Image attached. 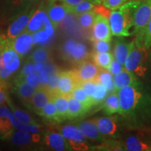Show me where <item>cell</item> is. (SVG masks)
<instances>
[{
	"mask_svg": "<svg viewBox=\"0 0 151 151\" xmlns=\"http://www.w3.org/2000/svg\"><path fill=\"white\" fill-rule=\"evenodd\" d=\"M8 100L6 92V87L3 82L0 81V105L2 104Z\"/></svg>",
	"mask_w": 151,
	"mask_h": 151,
	"instance_id": "f907efd6",
	"label": "cell"
},
{
	"mask_svg": "<svg viewBox=\"0 0 151 151\" xmlns=\"http://www.w3.org/2000/svg\"><path fill=\"white\" fill-rule=\"evenodd\" d=\"M104 110L107 115H113L115 113H120L118 92H112L107 98H106L104 103Z\"/></svg>",
	"mask_w": 151,
	"mask_h": 151,
	"instance_id": "4316f807",
	"label": "cell"
},
{
	"mask_svg": "<svg viewBox=\"0 0 151 151\" xmlns=\"http://www.w3.org/2000/svg\"><path fill=\"white\" fill-rule=\"evenodd\" d=\"M147 49L134 44L124 62V69L139 76H144L148 58Z\"/></svg>",
	"mask_w": 151,
	"mask_h": 151,
	"instance_id": "3957f363",
	"label": "cell"
},
{
	"mask_svg": "<svg viewBox=\"0 0 151 151\" xmlns=\"http://www.w3.org/2000/svg\"><path fill=\"white\" fill-rule=\"evenodd\" d=\"M134 43L137 46L143 47L147 50L151 48V18L146 27L137 33Z\"/></svg>",
	"mask_w": 151,
	"mask_h": 151,
	"instance_id": "d4e9b609",
	"label": "cell"
},
{
	"mask_svg": "<svg viewBox=\"0 0 151 151\" xmlns=\"http://www.w3.org/2000/svg\"><path fill=\"white\" fill-rule=\"evenodd\" d=\"M108 92V90H107L106 88L104 86L98 83L97 86H96L94 92L91 97L93 105L95 106L99 104L102 102L104 100L106 99V97Z\"/></svg>",
	"mask_w": 151,
	"mask_h": 151,
	"instance_id": "d590c367",
	"label": "cell"
},
{
	"mask_svg": "<svg viewBox=\"0 0 151 151\" xmlns=\"http://www.w3.org/2000/svg\"><path fill=\"white\" fill-rule=\"evenodd\" d=\"M62 53L66 60L78 64L86 60L89 56L86 45L73 40H69L65 43L62 48Z\"/></svg>",
	"mask_w": 151,
	"mask_h": 151,
	"instance_id": "277c9868",
	"label": "cell"
},
{
	"mask_svg": "<svg viewBox=\"0 0 151 151\" xmlns=\"http://www.w3.org/2000/svg\"><path fill=\"white\" fill-rule=\"evenodd\" d=\"M151 18V0H143L136 11L131 29V36L137 35L148 24Z\"/></svg>",
	"mask_w": 151,
	"mask_h": 151,
	"instance_id": "8992f818",
	"label": "cell"
},
{
	"mask_svg": "<svg viewBox=\"0 0 151 151\" xmlns=\"http://www.w3.org/2000/svg\"><path fill=\"white\" fill-rule=\"evenodd\" d=\"M97 15L93 10L80 14L78 17L79 24L84 29H90L93 25Z\"/></svg>",
	"mask_w": 151,
	"mask_h": 151,
	"instance_id": "836d02e7",
	"label": "cell"
},
{
	"mask_svg": "<svg viewBox=\"0 0 151 151\" xmlns=\"http://www.w3.org/2000/svg\"><path fill=\"white\" fill-rule=\"evenodd\" d=\"M70 148L74 150H87L89 149L88 145L86 143H78L74 142V141H71L68 140Z\"/></svg>",
	"mask_w": 151,
	"mask_h": 151,
	"instance_id": "7dc6e473",
	"label": "cell"
},
{
	"mask_svg": "<svg viewBox=\"0 0 151 151\" xmlns=\"http://www.w3.org/2000/svg\"><path fill=\"white\" fill-rule=\"evenodd\" d=\"M46 16V10L42 6L38 9L37 10H35V13L28 22L27 27L25 29V32L29 33H34L41 29L43 22H44V19Z\"/></svg>",
	"mask_w": 151,
	"mask_h": 151,
	"instance_id": "7402d4cb",
	"label": "cell"
},
{
	"mask_svg": "<svg viewBox=\"0 0 151 151\" xmlns=\"http://www.w3.org/2000/svg\"><path fill=\"white\" fill-rule=\"evenodd\" d=\"M137 1H143V0H137Z\"/></svg>",
	"mask_w": 151,
	"mask_h": 151,
	"instance_id": "91938a15",
	"label": "cell"
},
{
	"mask_svg": "<svg viewBox=\"0 0 151 151\" xmlns=\"http://www.w3.org/2000/svg\"><path fill=\"white\" fill-rule=\"evenodd\" d=\"M43 25H44L45 31L48 33V35L50 37H52V35L54 34V28L53 24H52L51 20L48 18V16H46L44 19V22H43Z\"/></svg>",
	"mask_w": 151,
	"mask_h": 151,
	"instance_id": "c3c4849f",
	"label": "cell"
},
{
	"mask_svg": "<svg viewBox=\"0 0 151 151\" xmlns=\"http://www.w3.org/2000/svg\"><path fill=\"white\" fill-rule=\"evenodd\" d=\"M23 79L28 84L34 88H39L41 86L40 80H39V74H37V72L32 73L24 77Z\"/></svg>",
	"mask_w": 151,
	"mask_h": 151,
	"instance_id": "b9f144b4",
	"label": "cell"
},
{
	"mask_svg": "<svg viewBox=\"0 0 151 151\" xmlns=\"http://www.w3.org/2000/svg\"><path fill=\"white\" fill-rule=\"evenodd\" d=\"M118 94L122 116L133 114L143 99V92L139 85L128 86L118 90Z\"/></svg>",
	"mask_w": 151,
	"mask_h": 151,
	"instance_id": "7a4b0ae2",
	"label": "cell"
},
{
	"mask_svg": "<svg viewBox=\"0 0 151 151\" xmlns=\"http://www.w3.org/2000/svg\"><path fill=\"white\" fill-rule=\"evenodd\" d=\"M7 101H8L9 105V106H10L11 111H12V112L14 113L15 117H16V119L18 120V121L24 122V123L37 124L36 123V122L35 121V120H34V119L32 118L29 114H28V113L24 112V111H22L21 110H19L18 108H16V107L10 101H9V99L7 100Z\"/></svg>",
	"mask_w": 151,
	"mask_h": 151,
	"instance_id": "e575fe53",
	"label": "cell"
},
{
	"mask_svg": "<svg viewBox=\"0 0 151 151\" xmlns=\"http://www.w3.org/2000/svg\"><path fill=\"white\" fill-rule=\"evenodd\" d=\"M104 1V0H94V1H95V3L97 4H101Z\"/></svg>",
	"mask_w": 151,
	"mask_h": 151,
	"instance_id": "6f0895ef",
	"label": "cell"
},
{
	"mask_svg": "<svg viewBox=\"0 0 151 151\" xmlns=\"http://www.w3.org/2000/svg\"><path fill=\"white\" fill-rule=\"evenodd\" d=\"M11 41L14 48L19 55H21L27 53L31 50L34 43L32 36L27 32L20 34L16 38Z\"/></svg>",
	"mask_w": 151,
	"mask_h": 151,
	"instance_id": "5bb4252c",
	"label": "cell"
},
{
	"mask_svg": "<svg viewBox=\"0 0 151 151\" xmlns=\"http://www.w3.org/2000/svg\"><path fill=\"white\" fill-rule=\"evenodd\" d=\"M127 1L128 0H104L102 4L110 10H115V9L121 6Z\"/></svg>",
	"mask_w": 151,
	"mask_h": 151,
	"instance_id": "ee69618b",
	"label": "cell"
},
{
	"mask_svg": "<svg viewBox=\"0 0 151 151\" xmlns=\"http://www.w3.org/2000/svg\"><path fill=\"white\" fill-rule=\"evenodd\" d=\"M47 11L53 26L57 27L68 13V7L62 0H48Z\"/></svg>",
	"mask_w": 151,
	"mask_h": 151,
	"instance_id": "8fae6325",
	"label": "cell"
},
{
	"mask_svg": "<svg viewBox=\"0 0 151 151\" xmlns=\"http://www.w3.org/2000/svg\"><path fill=\"white\" fill-rule=\"evenodd\" d=\"M13 73V71L9 70L5 67L0 71V81L1 82H4V81L6 80L7 78L11 76V75Z\"/></svg>",
	"mask_w": 151,
	"mask_h": 151,
	"instance_id": "816d5d0a",
	"label": "cell"
},
{
	"mask_svg": "<svg viewBox=\"0 0 151 151\" xmlns=\"http://www.w3.org/2000/svg\"><path fill=\"white\" fill-rule=\"evenodd\" d=\"M94 48L95 52H108L111 50L110 41L97 40L94 41Z\"/></svg>",
	"mask_w": 151,
	"mask_h": 151,
	"instance_id": "ab89813d",
	"label": "cell"
},
{
	"mask_svg": "<svg viewBox=\"0 0 151 151\" xmlns=\"http://www.w3.org/2000/svg\"><path fill=\"white\" fill-rule=\"evenodd\" d=\"M39 116H41L45 120L53 122V123H58V122H61L59 116H58L55 104L52 99L45 105Z\"/></svg>",
	"mask_w": 151,
	"mask_h": 151,
	"instance_id": "f1b7e54d",
	"label": "cell"
},
{
	"mask_svg": "<svg viewBox=\"0 0 151 151\" xmlns=\"http://www.w3.org/2000/svg\"><path fill=\"white\" fill-rule=\"evenodd\" d=\"M125 150L128 151H145L150 150L151 146L142 142L136 137H128L124 143Z\"/></svg>",
	"mask_w": 151,
	"mask_h": 151,
	"instance_id": "4dcf8cb0",
	"label": "cell"
},
{
	"mask_svg": "<svg viewBox=\"0 0 151 151\" xmlns=\"http://www.w3.org/2000/svg\"><path fill=\"white\" fill-rule=\"evenodd\" d=\"M15 129L18 130H24L31 133H38L39 132V127L35 123H24L20 121H17L15 125Z\"/></svg>",
	"mask_w": 151,
	"mask_h": 151,
	"instance_id": "f35d334b",
	"label": "cell"
},
{
	"mask_svg": "<svg viewBox=\"0 0 151 151\" xmlns=\"http://www.w3.org/2000/svg\"><path fill=\"white\" fill-rule=\"evenodd\" d=\"M32 36L33 38L34 43L46 42L48 40L49 37H50L48 35V33L46 31H44V30H40V31L34 32Z\"/></svg>",
	"mask_w": 151,
	"mask_h": 151,
	"instance_id": "7bdbcfd3",
	"label": "cell"
},
{
	"mask_svg": "<svg viewBox=\"0 0 151 151\" xmlns=\"http://www.w3.org/2000/svg\"><path fill=\"white\" fill-rule=\"evenodd\" d=\"M122 69H123V65L119 62L118 60L113 58L112 62H111L110 67H109L108 70L112 73L113 75H116L120 73Z\"/></svg>",
	"mask_w": 151,
	"mask_h": 151,
	"instance_id": "bcb514c9",
	"label": "cell"
},
{
	"mask_svg": "<svg viewBox=\"0 0 151 151\" xmlns=\"http://www.w3.org/2000/svg\"><path fill=\"white\" fill-rule=\"evenodd\" d=\"M2 59L4 67L13 72L18 70L20 67V62L19 54L13 47L11 41L6 37L4 41Z\"/></svg>",
	"mask_w": 151,
	"mask_h": 151,
	"instance_id": "9c48e42d",
	"label": "cell"
},
{
	"mask_svg": "<svg viewBox=\"0 0 151 151\" xmlns=\"http://www.w3.org/2000/svg\"><path fill=\"white\" fill-rule=\"evenodd\" d=\"M114 83L116 86V92L120 88L128 86H136L139 85L135 74L127 71V69H123L114 76Z\"/></svg>",
	"mask_w": 151,
	"mask_h": 151,
	"instance_id": "44dd1931",
	"label": "cell"
},
{
	"mask_svg": "<svg viewBox=\"0 0 151 151\" xmlns=\"http://www.w3.org/2000/svg\"><path fill=\"white\" fill-rule=\"evenodd\" d=\"M60 73V71H56L55 72L52 73V74L50 75V80H49L48 83H47L46 86H45V88H46L49 92H51L52 96L55 95V94H57V89H58Z\"/></svg>",
	"mask_w": 151,
	"mask_h": 151,
	"instance_id": "8d00e7d4",
	"label": "cell"
},
{
	"mask_svg": "<svg viewBox=\"0 0 151 151\" xmlns=\"http://www.w3.org/2000/svg\"><path fill=\"white\" fill-rule=\"evenodd\" d=\"M99 82H98L97 78H96V79H94V80L85 81V82L81 83L80 85L81 86V87L83 88L85 91L86 92V93L88 94L90 97H91L92 94H93V93L94 92L96 86H97V84Z\"/></svg>",
	"mask_w": 151,
	"mask_h": 151,
	"instance_id": "60d3db41",
	"label": "cell"
},
{
	"mask_svg": "<svg viewBox=\"0 0 151 151\" xmlns=\"http://www.w3.org/2000/svg\"><path fill=\"white\" fill-rule=\"evenodd\" d=\"M35 65L32 62H28L25 64V65L24 66L23 68H22V70L21 73H20V75L18 76V77L20 78H23L24 77H25L26 76L31 74V73H35Z\"/></svg>",
	"mask_w": 151,
	"mask_h": 151,
	"instance_id": "f6af8a7d",
	"label": "cell"
},
{
	"mask_svg": "<svg viewBox=\"0 0 151 151\" xmlns=\"http://www.w3.org/2000/svg\"><path fill=\"white\" fill-rule=\"evenodd\" d=\"M150 55H151V52H150Z\"/></svg>",
	"mask_w": 151,
	"mask_h": 151,
	"instance_id": "94428289",
	"label": "cell"
},
{
	"mask_svg": "<svg viewBox=\"0 0 151 151\" xmlns=\"http://www.w3.org/2000/svg\"><path fill=\"white\" fill-rule=\"evenodd\" d=\"M100 70L101 68L98 67L93 61H89L88 60L81 62L78 68L73 69L80 81V84L85 81L97 78Z\"/></svg>",
	"mask_w": 151,
	"mask_h": 151,
	"instance_id": "30bf717a",
	"label": "cell"
},
{
	"mask_svg": "<svg viewBox=\"0 0 151 151\" xmlns=\"http://www.w3.org/2000/svg\"><path fill=\"white\" fill-rule=\"evenodd\" d=\"M96 4H94L92 0H84L77 5L69 6L67 5L68 13H71L73 14L80 15L87 11L93 10Z\"/></svg>",
	"mask_w": 151,
	"mask_h": 151,
	"instance_id": "1f68e13d",
	"label": "cell"
},
{
	"mask_svg": "<svg viewBox=\"0 0 151 151\" xmlns=\"http://www.w3.org/2000/svg\"><path fill=\"white\" fill-rule=\"evenodd\" d=\"M50 74L46 70H44L39 73V80H40V83L41 86L45 87L48 83L49 80H50Z\"/></svg>",
	"mask_w": 151,
	"mask_h": 151,
	"instance_id": "681fc988",
	"label": "cell"
},
{
	"mask_svg": "<svg viewBox=\"0 0 151 151\" xmlns=\"http://www.w3.org/2000/svg\"><path fill=\"white\" fill-rule=\"evenodd\" d=\"M92 60L98 67L103 69H109L111 62L113 60V56L110 52H94L92 55Z\"/></svg>",
	"mask_w": 151,
	"mask_h": 151,
	"instance_id": "f546056e",
	"label": "cell"
},
{
	"mask_svg": "<svg viewBox=\"0 0 151 151\" xmlns=\"http://www.w3.org/2000/svg\"><path fill=\"white\" fill-rule=\"evenodd\" d=\"M16 1L20 4L24 5L27 8H30V7H32L33 5L41 1V0H16Z\"/></svg>",
	"mask_w": 151,
	"mask_h": 151,
	"instance_id": "f5cc1de1",
	"label": "cell"
},
{
	"mask_svg": "<svg viewBox=\"0 0 151 151\" xmlns=\"http://www.w3.org/2000/svg\"><path fill=\"white\" fill-rule=\"evenodd\" d=\"M62 1H63L66 4L69 6H73L77 5L78 4L81 3V1H84V0H62Z\"/></svg>",
	"mask_w": 151,
	"mask_h": 151,
	"instance_id": "11a10c76",
	"label": "cell"
},
{
	"mask_svg": "<svg viewBox=\"0 0 151 151\" xmlns=\"http://www.w3.org/2000/svg\"><path fill=\"white\" fill-rule=\"evenodd\" d=\"M14 88L17 95L26 105L30 101L36 90H37V88L31 86L27 82H25L23 78L18 76L15 80Z\"/></svg>",
	"mask_w": 151,
	"mask_h": 151,
	"instance_id": "4fadbf2b",
	"label": "cell"
},
{
	"mask_svg": "<svg viewBox=\"0 0 151 151\" xmlns=\"http://www.w3.org/2000/svg\"><path fill=\"white\" fill-rule=\"evenodd\" d=\"M35 71L38 73H40L41 71L45 70V65H43L42 62H36L35 64Z\"/></svg>",
	"mask_w": 151,
	"mask_h": 151,
	"instance_id": "db71d44e",
	"label": "cell"
},
{
	"mask_svg": "<svg viewBox=\"0 0 151 151\" xmlns=\"http://www.w3.org/2000/svg\"><path fill=\"white\" fill-rule=\"evenodd\" d=\"M71 95L57 94L52 96V100L55 104L58 116L60 121L67 120L68 107H69V99Z\"/></svg>",
	"mask_w": 151,
	"mask_h": 151,
	"instance_id": "cb8c5ba5",
	"label": "cell"
},
{
	"mask_svg": "<svg viewBox=\"0 0 151 151\" xmlns=\"http://www.w3.org/2000/svg\"><path fill=\"white\" fill-rule=\"evenodd\" d=\"M99 132L104 136H115L118 132V124L113 117H100L94 119Z\"/></svg>",
	"mask_w": 151,
	"mask_h": 151,
	"instance_id": "9a60e30c",
	"label": "cell"
},
{
	"mask_svg": "<svg viewBox=\"0 0 151 151\" xmlns=\"http://www.w3.org/2000/svg\"><path fill=\"white\" fill-rule=\"evenodd\" d=\"M134 44V41L129 43L123 39H117L115 41L114 50H113L115 59L118 60L121 65H124L126 58L128 54L129 53Z\"/></svg>",
	"mask_w": 151,
	"mask_h": 151,
	"instance_id": "ac0fdd59",
	"label": "cell"
},
{
	"mask_svg": "<svg viewBox=\"0 0 151 151\" xmlns=\"http://www.w3.org/2000/svg\"><path fill=\"white\" fill-rule=\"evenodd\" d=\"M92 1H93V2H94V3H95V1H94V0H92ZM95 4H96V3H95Z\"/></svg>",
	"mask_w": 151,
	"mask_h": 151,
	"instance_id": "680465c9",
	"label": "cell"
},
{
	"mask_svg": "<svg viewBox=\"0 0 151 151\" xmlns=\"http://www.w3.org/2000/svg\"><path fill=\"white\" fill-rule=\"evenodd\" d=\"M80 85V81L73 70L60 71L57 94L71 95L73 90Z\"/></svg>",
	"mask_w": 151,
	"mask_h": 151,
	"instance_id": "ba28073f",
	"label": "cell"
},
{
	"mask_svg": "<svg viewBox=\"0 0 151 151\" xmlns=\"http://www.w3.org/2000/svg\"><path fill=\"white\" fill-rule=\"evenodd\" d=\"M111 30L109 18L102 15L97 14L92 27L90 39L92 41L97 40L110 41L111 39Z\"/></svg>",
	"mask_w": 151,
	"mask_h": 151,
	"instance_id": "52a82bcc",
	"label": "cell"
},
{
	"mask_svg": "<svg viewBox=\"0 0 151 151\" xmlns=\"http://www.w3.org/2000/svg\"><path fill=\"white\" fill-rule=\"evenodd\" d=\"M52 97V94L45 87L41 86L37 88L34 95L28 102L27 106L40 115V113L45 106V105L50 101Z\"/></svg>",
	"mask_w": 151,
	"mask_h": 151,
	"instance_id": "7c38bea8",
	"label": "cell"
},
{
	"mask_svg": "<svg viewBox=\"0 0 151 151\" xmlns=\"http://www.w3.org/2000/svg\"><path fill=\"white\" fill-rule=\"evenodd\" d=\"M90 109H91L81 102L79 100L76 99L72 96H70L69 99L67 119L71 120V119L80 118L84 116Z\"/></svg>",
	"mask_w": 151,
	"mask_h": 151,
	"instance_id": "ffe728a7",
	"label": "cell"
},
{
	"mask_svg": "<svg viewBox=\"0 0 151 151\" xmlns=\"http://www.w3.org/2000/svg\"><path fill=\"white\" fill-rule=\"evenodd\" d=\"M141 1L131 0L112 10L109 16L111 33L115 37H129L136 11Z\"/></svg>",
	"mask_w": 151,
	"mask_h": 151,
	"instance_id": "6da1fadb",
	"label": "cell"
},
{
	"mask_svg": "<svg viewBox=\"0 0 151 151\" xmlns=\"http://www.w3.org/2000/svg\"><path fill=\"white\" fill-rule=\"evenodd\" d=\"M16 118L15 116L10 118L9 116H0V136L4 139H9L14 132L15 125L17 123Z\"/></svg>",
	"mask_w": 151,
	"mask_h": 151,
	"instance_id": "484cf974",
	"label": "cell"
},
{
	"mask_svg": "<svg viewBox=\"0 0 151 151\" xmlns=\"http://www.w3.org/2000/svg\"><path fill=\"white\" fill-rule=\"evenodd\" d=\"M9 139L15 145L23 146L31 142L38 143L40 141L41 136L37 133H31L24 130H18L17 132H13Z\"/></svg>",
	"mask_w": 151,
	"mask_h": 151,
	"instance_id": "2e32d148",
	"label": "cell"
},
{
	"mask_svg": "<svg viewBox=\"0 0 151 151\" xmlns=\"http://www.w3.org/2000/svg\"><path fill=\"white\" fill-rule=\"evenodd\" d=\"M45 142L55 150L62 151L70 148L68 140L60 133L48 132L45 136Z\"/></svg>",
	"mask_w": 151,
	"mask_h": 151,
	"instance_id": "e0dca14e",
	"label": "cell"
},
{
	"mask_svg": "<svg viewBox=\"0 0 151 151\" xmlns=\"http://www.w3.org/2000/svg\"><path fill=\"white\" fill-rule=\"evenodd\" d=\"M32 60L35 62H43L48 61L49 59V53L47 50L43 48L36 50L32 55Z\"/></svg>",
	"mask_w": 151,
	"mask_h": 151,
	"instance_id": "74e56055",
	"label": "cell"
},
{
	"mask_svg": "<svg viewBox=\"0 0 151 151\" xmlns=\"http://www.w3.org/2000/svg\"><path fill=\"white\" fill-rule=\"evenodd\" d=\"M77 126L82 130L84 135L88 139L98 141L104 140L103 135L99 132L94 120L80 122Z\"/></svg>",
	"mask_w": 151,
	"mask_h": 151,
	"instance_id": "d6986e66",
	"label": "cell"
},
{
	"mask_svg": "<svg viewBox=\"0 0 151 151\" xmlns=\"http://www.w3.org/2000/svg\"><path fill=\"white\" fill-rule=\"evenodd\" d=\"M71 96H72L76 99L79 100L81 102L84 104L85 105L88 106L91 109L92 106H94L93 103H92V98L86 93L83 88L81 87V85H79L73 90L72 93L71 94Z\"/></svg>",
	"mask_w": 151,
	"mask_h": 151,
	"instance_id": "d6a6232c",
	"label": "cell"
},
{
	"mask_svg": "<svg viewBox=\"0 0 151 151\" xmlns=\"http://www.w3.org/2000/svg\"><path fill=\"white\" fill-rule=\"evenodd\" d=\"M35 11L34 7L24 9V11L19 14L9 25L6 31V38L9 40H13L20 35L27 27L30 18Z\"/></svg>",
	"mask_w": 151,
	"mask_h": 151,
	"instance_id": "5b68a950",
	"label": "cell"
},
{
	"mask_svg": "<svg viewBox=\"0 0 151 151\" xmlns=\"http://www.w3.org/2000/svg\"><path fill=\"white\" fill-rule=\"evenodd\" d=\"M60 134L67 140L78 143H86V136L78 126L66 125L60 129Z\"/></svg>",
	"mask_w": 151,
	"mask_h": 151,
	"instance_id": "603a6c76",
	"label": "cell"
},
{
	"mask_svg": "<svg viewBox=\"0 0 151 151\" xmlns=\"http://www.w3.org/2000/svg\"><path fill=\"white\" fill-rule=\"evenodd\" d=\"M97 80L99 83L102 84L106 88L109 92H116V86L114 83V78H113V74L108 69L101 68L99 74L97 76Z\"/></svg>",
	"mask_w": 151,
	"mask_h": 151,
	"instance_id": "83f0119b",
	"label": "cell"
},
{
	"mask_svg": "<svg viewBox=\"0 0 151 151\" xmlns=\"http://www.w3.org/2000/svg\"><path fill=\"white\" fill-rule=\"evenodd\" d=\"M5 37H1L0 36V57L1 56L2 54V50H3V46H4V41Z\"/></svg>",
	"mask_w": 151,
	"mask_h": 151,
	"instance_id": "9f6ffc18",
	"label": "cell"
}]
</instances>
